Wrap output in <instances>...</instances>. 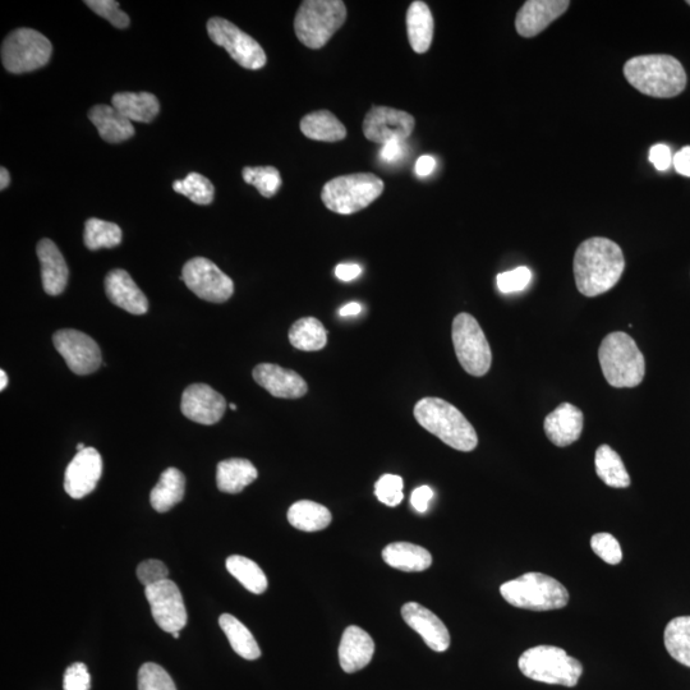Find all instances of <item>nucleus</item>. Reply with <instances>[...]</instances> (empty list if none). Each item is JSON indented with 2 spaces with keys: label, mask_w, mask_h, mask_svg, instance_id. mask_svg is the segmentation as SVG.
Instances as JSON below:
<instances>
[{
  "label": "nucleus",
  "mask_w": 690,
  "mask_h": 690,
  "mask_svg": "<svg viewBox=\"0 0 690 690\" xmlns=\"http://www.w3.org/2000/svg\"><path fill=\"white\" fill-rule=\"evenodd\" d=\"M416 121L413 115L389 107H374L363 121V135L368 141L385 145L390 141H406L412 135Z\"/></svg>",
  "instance_id": "obj_15"
},
{
  "label": "nucleus",
  "mask_w": 690,
  "mask_h": 690,
  "mask_svg": "<svg viewBox=\"0 0 690 690\" xmlns=\"http://www.w3.org/2000/svg\"><path fill=\"white\" fill-rule=\"evenodd\" d=\"M598 360L602 374L613 388H636L646 375L643 353L623 331H615L602 340Z\"/></svg>",
  "instance_id": "obj_4"
},
{
  "label": "nucleus",
  "mask_w": 690,
  "mask_h": 690,
  "mask_svg": "<svg viewBox=\"0 0 690 690\" xmlns=\"http://www.w3.org/2000/svg\"><path fill=\"white\" fill-rule=\"evenodd\" d=\"M186 490V478L179 469H165L160 480L151 491L150 501L156 512H169L173 506L181 503Z\"/></svg>",
  "instance_id": "obj_30"
},
{
  "label": "nucleus",
  "mask_w": 690,
  "mask_h": 690,
  "mask_svg": "<svg viewBox=\"0 0 690 690\" xmlns=\"http://www.w3.org/2000/svg\"><path fill=\"white\" fill-rule=\"evenodd\" d=\"M403 478L395 475H384L375 485V495L380 503L391 506H398L402 503L403 494Z\"/></svg>",
  "instance_id": "obj_42"
},
{
  "label": "nucleus",
  "mask_w": 690,
  "mask_h": 690,
  "mask_svg": "<svg viewBox=\"0 0 690 690\" xmlns=\"http://www.w3.org/2000/svg\"><path fill=\"white\" fill-rule=\"evenodd\" d=\"M569 0H528L515 17V29L523 38H535L568 11Z\"/></svg>",
  "instance_id": "obj_18"
},
{
  "label": "nucleus",
  "mask_w": 690,
  "mask_h": 690,
  "mask_svg": "<svg viewBox=\"0 0 690 690\" xmlns=\"http://www.w3.org/2000/svg\"><path fill=\"white\" fill-rule=\"evenodd\" d=\"M112 107L131 122H153L160 112L159 100L150 92H118L112 98Z\"/></svg>",
  "instance_id": "obj_26"
},
{
  "label": "nucleus",
  "mask_w": 690,
  "mask_h": 690,
  "mask_svg": "<svg viewBox=\"0 0 690 690\" xmlns=\"http://www.w3.org/2000/svg\"><path fill=\"white\" fill-rule=\"evenodd\" d=\"M496 280H498V288L501 293L522 292L531 283L532 271L526 266H521V268L499 274Z\"/></svg>",
  "instance_id": "obj_45"
},
{
  "label": "nucleus",
  "mask_w": 690,
  "mask_h": 690,
  "mask_svg": "<svg viewBox=\"0 0 690 690\" xmlns=\"http://www.w3.org/2000/svg\"><path fill=\"white\" fill-rule=\"evenodd\" d=\"M407 153V142L404 140H394L381 147L380 159L386 164H397L406 158Z\"/></svg>",
  "instance_id": "obj_48"
},
{
  "label": "nucleus",
  "mask_w": 690,
  "mask_h": 690,
  "mask_svg": "<svg viewBox=\"0 0 690 690\" xmlns=\"http://www.w3.org/2000/svg\"><path fill=\"white\" fill-rule=\"evenodd\" d=\"M591 547L598 558L604 560L607 564L618 565L623 560V551H621L620 544L610 533H596L591 538Z\"/></svg>",
  "instance_id": "obj_43"
},
{
  "label": "nucleus",
  "mask_w": 690,
  "mask_h": 690,
  "mask_svg": "<svg viewBox=\"0 0 690 690\" xmlns=\"http://www.w3.org/2000/svg\"><path fill=\"white\" fill-rule=\"evenodd\" d=\"M257 469L250 460L233 458L223 460L218 464V471H216V483L218 489L225 494H239L246 489L248 485L255 482Z\"/></svg>",
  "instance_id": "obj_28"
},
{
  "label": "nucleus",
  "mask_w": 690,
  "mask_h": 690,
  "mask_svg": "<svg viewBox=\"0 0 690 690\" xmlns=\"http://www.w3.org/2000/svg\"><path fill=\"white\" fill-rule=\"evenodd\" d=\"M36 252L40 260L44 291L49 296H59L68 283L69 273L66 260L57 245L48 238L41 239Z\"/></svg>",
  "instance_id": "obj_24"
},
{
  "label": "nucleus",
  "mask_w": 690,
  "mask_h": 690,
  "mask_svg": "<svg viewBox=\"0 0 690 690\" xmlns=\"http://www.w3.org/2000/svg\"><path fill=\"white\" fill-rule=\"evenodd\" d=\"M584 417L581 409L570 403H561L547 414L544 430L552 444L565 448L579 440L583 432Z\"/></svg>",
  "instance_id": "obj_22"
},
{
  "label": "nucleus",
  "mask_w": 690,
  "mask_h": 690,
  "mask_svg": "<svg viewBox=\"0 0 690 690\" xmlns=\"http://www.w3.org/2000/svg\"><path fill=\"white\" fill-rule=\"evenodd\" d=\"M11 183V176L6 168H0V190L4 191Z\"/></svg>",
  "instance_id": "obj_55"
},
{
  "label": "nucleus",
  "mask_w": 690,
  "mask_h": 690,
  "mask_svg": "<svg viewBox=\"0 0 690 690\" xmlns=\"http://www.w3.org/2000/svg\"><path fill=\"white\" fill-rule=\"evenodd\" d=\"M145 596L149 601L155 623L160 629L173 634L181 632L186 627L187 610L176 583L165 579L163 582L145 587Z\"/></svg>",
  "instance_id": "obj_13"
},
{
  "label": "nucleus",
  "mask_w": 690,
  "mask_h": 690,
  "mask_svg": "<svg viewBox=\"0 0 690 690\" xmlns=\"http://www.w3.org/2000/svg\"><path fill=\"white\" fill-rule=\"evenodd\" d=\"M84 241L91 251L114 248L121 245L122 229L117 224L91 218L85 224Z\"/></svg>",
  "instance_id": "obj_38"
},
{
  "label": "nucleus",
  "mask_w": 690,
  "mask_h": 690,
  "mask_svg": "<svg viewBox=\"0 0 690 690\" xmlns=\"http://www.w3.org/2000/svg\"><path fill=\"white\" fill-rule=\"evenodd\" d=\"M404 621L414 632L420 634L423 641L435 652H445L450 647V634L434 613L417 602H408L402 607Z\"/></svg>",
  "instance_id": "obj_19"
},
{
  "label": "nucleus",
  "mask_w": 690,
  "mask_h": 690,
  "mask_svg": "<svg viewBox=\"0 0 690 690\" xmlns=\"http://www.w3.org/2000/svg\"><path fill=\"white\" fill-rule=\"evenodd\" d=\"M103 473V459L98 450L86 448L68 464L64 476V490L72 499H82L98 486Z\"/></svg>",
  "instance_id": "obj_17"
},
{
  "label": "nucleus",
  "mask_w": 690,
  "mask_h": 690,
  "mask_svg": "<svg viewBox=\"0 0 690 690\" xmlns=\"http://www.w3.org/2000/svg\"><path fill=\"white\" fill-rule=\"evenodd\" d=\"M452 338L455 354L464 371L476 377L485 376L491 368L492 353L475 317L466 312L455 317Z\"/></svg>",
  "instance_id": "obj_10"
},
{
  "label": "nucleus",
  "mask_w": 690,
  "mask_h": 690,
  "mask_svg": "<svg viewBox=\"0 0 690 690\" xmlns=\"http://www.w3.org/2000/svg\"><path fill=\"white\" fill-rule=\"evenodd\" d=\"M301 132L311 140L322 142H338L347 137V128L329 110H319L303 117Z\"/></svg>",
  "instance_id": "obj_31"
},
{
  "label": "nucleus",
  "mask_w": 690,
  "mask_h": 690,
  "mask_svg": "<svg viewBox=\"0 0 690 690\" xmlns=\"http://www.w3.org/2000/svg\"><path fill=\"white\" fill-rule=\"evenodd\" d=\"M86 6L96 15L105 18L117 29H127L130 26V17L119 8V3L114 0H87Z\"/></svg>",
  "instance_id": "obj_44"
},
{
  "label": "nucleus",
  "mask_w": 690,
  "mask_h": 690,
  "mask_svg": "<svg viewBox=\"0 0 690 690\" xmlns=\"http://www.w3.org/2000/svg\"><path fill=\"white\" fill-rule=\"evenodd\" d=\"M89 119L98 128L101 138L109 144H119L135 135V127L130 119L109 105H95L89 112Z\"/></svg>",
  "instance_id": "obj_25"
},
{
  "label": "nucleus",
  "mask_w": 690,
  "mask_h": 690,
  "mask_svg": "<svg viewBox=\"0 0 690 690\" xmlns=\"http://www.w3.org/2000/svg\"><path fill=\"white\" fill-rule=\"evenodd\" d=\"M573 269L575 284L583 296H601L613 289L624 273L623 250L611 239H587L575 251Z\"/></svg>",
  "instance_id": "obj_1"
},
{
  "label": "nucleus",
  "mask_w": 690,
  "mask_h": 690,
  "mask_svg": "<svg viewBox=\"0 0 690 690\" xmlns=\"http://www.w3.org/2000/svg\"><path fill=\"white\" fill-rule=\"evenodd\" d=\"M8 385V376L4 370L0 371V390H4Z\"/></svg>",
  "instance_id": "obj_56"
},
{
  "label": "nucleus",
  "mask_w": 690,
  "mask_h": 690,
  "mask_svg": "<svg viewBox=\"0 0 690 690\" xmlns=\"http://www.w3.org/2000/svg\"><path fill=\"white\" fill-rule=\"evenodd\" d=\"M181 280L197 297L211 303L227 302L234 293L233 280L213 261L196 257L183 266Z\"/></svg>",
  "instance_id": "obj_12"
},
{
  "label": "nucleus",
  "mask_w": 690,
  "mask_h": 690,
  "mask_svg": "<svg viewBox=\"0 0 690 690\" xmlns=\"http://www.w3.org/2000/svg\"><path fill=\"white\" fill-rule=\"evenodd\" d=\"M383 179L372 173H356L331 179L322 188L321 199L330 211L340 215L358 213L384 192Z\"/></svg>",
  "instance_id": "obj_8"
},
{
  "label": "nucleus",
  "mask_w": 690,
  "mask_h": 690,
  "mask_svg": "<svg viewBox=\"0 0 690 690\" xmlns=\"http://www.w3.org/2000/svg\"><path fill=\"white\" fill-rule=\"evenodd\" d=\"M229 407H230V409H232V411H237V406H236V404H233V403H232V404H230Z\"/></svg>",
  "instance_id": "obj_58"
},
{
  "label": "nucleus",
  "mask_w": 690,
  "mask_h": 690,
  "mask_svg": "<svg viewBox=\"0 0 690 690\" xmlns=\"http://www.w3.org/2000/svg\"><path fill=\"white\" fill-rule=\"evenodd\" d=\"M375 653V642L360 627H348L339 646V662L347 674L357 673L370 664Z\"/></svg>",
  "instance_id": "obj_23"
},
{
  "label": "nucleus",
  "mask_w": 690,
  "mask_h": 690,
  "mask_svg": "<svg viewBox=\"0 0 690 690\" xmlns=\"http://www.w3.org/2000/svg\"><path fill=\"white\" fill-rule=\"evenodd\" d=\"M434 17L425 2H413L407 13L408 40L414 52L423 54L429 52L434 39Z\"/></svg>",
  "instance_id": "obj_27"
},
{
  "label": "nucleus",
  "mask_w": 690,
  "mask_h": 690,
  "mask_svg": "<svg viewBox=\"0 0 690 690\" xmlns=\"http://www.w3.org/2000/svg\"><path fill=\"white\" fill-rule=\"evenodd\" d=\"M184 417L200 425L211 426L222 420L227 402L222 394L206 384L188 386L182 395Z\"/></svg>",
  "instance_id": "obj_16"
},
{
  "label": "nucleus",
  "mask_w": 690,
  "mask_h": 690,
  "mask_svg": "<svg viewBox=\"0 0 690 690\" xmlns=\"http://www.w3.org/2000/svg\"><path fill=\"white\" fill-rule=\"evenodd\" d=\"M90 687L89 670L82 662H76L68 667L63 679L64 690H90Z\"/></svg>",
  "instance_id": "obj_47"
},
{
  "label": "nucleus",
  "mask_w": 690,
  "mask_h": 690,
  "mask_svg": "<svg viewBox=\"0 0 690 690\" xmlns=\"http://www.w3.org/2000/svg\"><path fill=\"white\" fill-rule=\"evenodd\" d=\"M383 559L391 568L402 572H425L432 564V556L423 547L408 542H395L386 546Z\"/></svg>",
  "instance_id": "obj_29"
},
{
  "label": "nucleus",
  "mask_w": 690,
  "mask_h": 690,
  "mask_svg": "<svg viewBox=\"0 0 690 690\" xmlns=\"http://www.w3.org/2000/svg\"><path fill=\"white\" fill-rule=\"evenodd\" d=\"M256 383L268 390L275 398L299 399L307 394L308 386L301 375L287 368L261 363L253 370Z\"/></svg>",
  "instance_id": "obj_20"
},
{
  "label": "nucleus",
  "mask_w": 690,
  "mask_h": 690,
  "mask_svg": "<svg viewBox=\"0 0 690 690\" xmlns=\"http://www.w3.org/2000/svg\"><path fill=\"white\" fill-rule=\"evenodd\" d=\"M86 448H87V446H85L84 444H82V443L78 444L77 445V453L82 452V450H85Z\"/></svg>",
  "instance_id": "obj_57"
},
{
  "label": "nucleus",
  "mask_w": 690,
  "mask_h": 690,
  "mask_svg": "<svg viewBox=\"0 0 690 690\" xmlns=\"http://www.w3.org/2000/svg\"><path fill=\"white\" fill-rule=\"evenodd\" d=\"M228 572L237 579L247 591L261 595L268 590V578L262 569L252 561L241 555H233L227 559Z\"/></svg>",
  "instance_id": "obj_37"
},
{
  "label": "nucleus",
  "mask_w": 690,
  "mask_h": 690,
  "mask_svg": "<svg viewBox=\"0 0 690 690\" xmlns=\"http://www.w3.org/2000/svg\"><path fill=\"white\" fill-rule=\"evenodd\" d=\"M105 292L113 305L121 307L128 314L145 315L149 311V301L127 271H110L105 278Z\"/></svg>",
  "instance_id": "obj_21"
},
{
  "label": "nucleus",
  "mask_w": 690,
  "mask_h": 690,
  "mask_svg": "<svg viewBox=\"0 0 690 690\" xmlns=\"http://www.w3.org/2000/svg\"><path fill=\"white\" fill-rule=\"evenodd\" d=\"M289 342L303 352H317L328 343V331L315 317H303L289 330Z\"/></svg>",
  "instance_id": "obj_33"
},
{
  "label": "nucleus",
  "mask_w": 690,
  "mask_h": 690,
  "mask_svg": "<svg viewBox=\"0 0 690 690\" xmlns=\"http://www.w3.org/2000/svg\"><path fill=\"white\" fill-rule=\"evenodd\" d=\"M219 624L237 655L251 661L259 659L261 656L259 644L245 624L230 614L220 616Z\"/></svg>",
  "instance_id": "obj_35"
},
{
  "label": "nucleus",
  "mask_w": 690,
  "mask_h": 690,
  "mask_svg": "<svg viewBox=\"0 0 690 690\" xmlns=\"http://www.w3.org/2000/svg\"><path fill=\"white\" fill-rule=\"evenodd\" d=\"M501 596L518 609L551 611L564 609L569 592L556 579L542 573H527L500 587Z\"/></svg>",
  "instance_id": "obj_5"
},
{
  "label": "nucleus",
  "mask_w": 690,
  "mask_h": 690,
  "mask_svg": "<svg viewBox=\"0 0 690 690\" xmlns=\"http://www.w3.org/2000/svg\"><path fill=\"white\" fill-rule=\"evenodd\" d=\"M54 347L73 374L85 376L98 370L101 351L98 343L82 331L59 330L53 337Z\"/></svg>",
  "instance_id": "obj_14"
},
{
  "label": "nucleus",
  "mask_w": 690,
  "mask_h": 690,
  "mask_svg": "<svg viewBox=\"0 0 690 690\" xmlns=\"http://www.w3.org/2000/svg\"><path fill=\"white\" fill-rule=\"evenodd\" d=\"M138 690H177V688L163 667L154 662H147L138 671Z\"/></svg>",
  "instance_id": "obj_41"
},
{
  "label": "nucleus",
  "mask_w": 690,
  "mask_h": 690,
  "mask_svg": "<svg viewBox=\"0 0 690 690\" xmlns=\"http://www.w3.org/2000/svg\"><path fill=\"white\" fill-rule=\"evenodd\" d=\"M624 76L634 89L651 98H675L687 87L683 64L671 55H639L629 59Z\"/></svg>",
  "instance_id": "obj_2"
},
{
  "label": "nucleus",
  "mask_w": 690,
  "mask_h": 690,
  "mask_svg": "<svg viewBox=\"0 0 690 690\" xmlns=\"http://www.w3.org/2000/svg\"><path fill=\"white\" fill-rule=\"evenodd\" d=\"M414 418L430 434L459 452H472L478 445L475 427L453 404L440 398H423L414 407Z\"/></svg>",
  "instance_id": "obj_3"
},
{
  "label": "nucleus",
  "mask_w": 690,
  "mask_h": 690,
  "mask_svg": "<svg viewBox=\"0 0 690 690\" xmlns=\"http://www.w3.org/2000/svg\"><path fill=\"white\" fill-rule=\"evenodd\" d=\"M207 34L216 45L227 50L239 66L252 71L265 67L268 61L265 50L234 23L222 17L210 18L207 22Z\"/></svg>",
  "instance_id": "obj_11"
},
{
  "label": "nucleus",
  "mask_w": 690,
  "mask_h": 690,
  "mask_svg": "<svg viewBox=\"0 0 690 690\" xmlns=\"http://www.w3.org/2000/svg\"><path fill=\"white\" fill-rule=\"evenodd\" d=\"M519 670L535 682L574 688L583 674L581 662L555 646L529 648L519 657Z\"/></svg>",
  "instance_id": "obj_7"
},
{
  "label": "nucleus",
  "mask_w": 690,
  "mask_h": 690,
  "mask_svg": "<svg viewBox=\"0 0 690 690\" xmlns=\"http://www.w3.org/2000/svg\"><path fill=\"white\" fill-rule=\"evenodd\" d=\"M242 176L247 184L256 187L260 195L266 199L275 196L283 184L279 170L274 167H246L243 169Z\"/></svg>",
  "instance_id": "obj_40"
},
{
  "label": "nucleus",
  "mask_w": 690,
  "mask_h": 690,
  "mask_svg": "<svg viewBox=\"0 0 690 690\" xmlns=\"http://www.w3.org/2000/svg\"><path fill=\"white\" fill-rule=\"evenodd\" d=\"M673 164L676 172L684 177H690V146L683 147L674 155Z\"/></svg>",
  "instance_id": "obj_51"
},
{
  "label": "nucleus",
  "mask_w": 690,
  "mask_h": 690,
  "mask_svg": "<svg viewBox=\"0 0 690 690\" xmlns=\"http://www.w3.org/2000/svg\"><path fill=\"white\" fill-rule=\"evenodd\" d=\"M361 312L362 306L360 305V303L351 302L348 303V305H345L344 307L340 308L339 315L343 317L357 316L360 315Z\"/></svg>",
  "instance_id": "obj_54"
},
{
  "label": "nucleus",
  "mask_w": 690,
  "mask_h": 690,
  "mask_svg": "<svg viewBox=\"0 0 690 690\" xmlns=\"http://www.w3.org/2000/svg\"><path fill=\"white\" fill-rule=\"evenodd\" d=\"M169 569L167 565L160 560H145L142 561L137 568V578L144 584L145 587L153 586V584L163 582L169 579Z\"/></svg>",
  "instance_id": "obj_46"
},
{
  "label": "nucleus",
  "mask_w": 690,
  "mask_h": 690,
  "mask_svg": "<svg viewBox=\"0 0 690 690\" xmlns=\"http://www.w3.org/2000/svg\"><path fill=\"white\" fill-rule=\"evenodd\" d=\"M650 161L657 170L665 172L673 164V154L671 150L664 144H657L651 147Z\"/></svg>",
  "instance_id": "obj_49"
},
{
  "label": "nucleus",
  "mask_w": 690,
  "mask_h": 690,
  "mask_svg": "<svg viewBox=\"0 0 690 690\" xmlns=\"http://www.w3.org/2000/svg\"><path fill=\"white\" fill-rule=\"evenodd\" d=\"M597 476L614 489H625L630 485V476L620 455L609 445H601L595 457Z\"/></svg>",
  "instance_id": "obj_34"
},
{
  "label": "nucleus",
  "mask_w": 690,
  "mask_h": 690,
  "mask_svg": "<svg viewBox=\"0 0 690 690\" xmlns=\"http://www.w3.org/2000/svg\"><path fill=\"white\" fill-rule=\"evenodd\" d=\"M687 4H688V6H690V0H688Z\"/></svg>",
  "instance_id": "obj_60"
},
{
  "label": "nucleus",
  "mask_w": 690,
  "mask_h": 690,
  "mask_svg": "<svg viewBox=\"0 0 690 690\" xmlns=\"http://www.w3.org/2000/svg\"><path fill=\"white\" fill-rule=\"evenodd\" d=\"M173 190L197 205H210L214 201V184L200 173L193 172L184 179H178L173 183Z\"/></svg>",
  "instance_id": "obj_39"
},
{
  "label": "nucleus",
  "mask_w": 690,
  "mask_h": 690,
  "mask_svg": "<svg viewBox=\"0 0 690 690\" xmlns=\"http://www.w3.org/2000/svg\"><path fill=\"white\" fill-rule=\"evenodd\" d=\"M362 273V268L357 264H340L335 268V276L342 282H352Z\"/></svg>",
  "instance_id": "obj_52"
},
{
  "label": "nucleus",
  "mask_w": 690,
  "mask_h": 690,
  "mask_svg": "<svg viewBox=\"0 0 690 690\" xmlns=\"http://www.w3.org/2000/svg\"><path fill=\"white\" fill-rule=\"evenodd\" d=\"M436 168V160L429 155H423L417 160L416 167H414V173L418 177L425 178L429 177Z\"/></svg>",
  "instance_id": "obj_53"
},
{
  "label": "nucleus",
  "mask_w": 690,
  "mask_h": 690,
  "mask_svg": "<svg viewBox=\"0 0 690 690\" xmlns=\"http://www.w3.org/2000/svg\"><path fill=\"white\" fill-rule=\"evenodd\" d=\"M172 636L174 638L178 639L179 637H181V634H179V632H176V633H173Z\"/></svg>",
  "instance_id": "obj_59"
},
{
  "label": "nucleus",
  "mask_w": 690,
  "mask_h": 690,
  "mask_svg": "<svg viewBox=\"0 0 690 690\" xmlns=\"http://www.w3.org/2000/svg\"><path fill=\"white\" fill-rule=\"evenodd\" d=\"M331 519L328 508L311 500L297 501L288 510V522L303 532L322 531L330 526Z\"/></svg>",
  "instance_id": "obj_32"
},
{
  "label": "nucleus",
  "mask_w": 690,
  "mask_h": 690,
  "mask_svg": "<svg viewBox=\"0 0 690 690\" xmlns=\"http://www.w3.org/2000/svg\"><path fill=\"white\" fill-rule=\"evenodd\" d=\"M669 655L679 664L690 667V616H679L667 624L664 634Z\"/></svg>",
  "instance_id": "obj_36"
},
{
  "label": "nucleus",
  "mask_w": 690,
  "mask_h": 690,
  "mask_svg": "<svg viewBox=\"0 0 690 690\" xmlns=\"http://www.w3.org/2000/svg\"><path fill=\"white\" fill-rule=\"evenodd\" d=\"M432 499H434V491L431 487L421 486L412 492L411 503L418 513H426Z\"/></svg>",
  "instance_id": "obj_50"
},
{
  "label": "nucleus",
  "mask_w": 690,
  "mask_h": 690,
  "mask_svg": "<svg viewBox=\"0 0 690 690\" xmlns=\"http://www.w3.org/2000/svg\"><path fill=\"white\" fill-rule=\"evenodd\" d=\"M53 45L41 32L17 29L4 39L2 63L8 72L21 75L44 67L52 57Z\"/></svg>",
  "instance_id": "obj_9"
},
{
  "label": "nucleus",
  "mask_w": 690,
  "mask_h": 690,
  "mask_svg": "<svg viewBox=\"0 0 690 690\" xmlns=\"http://www.w3.org/2000/svg\"><path fill=\"white\" fill-rule=\"evenodd\" d=\"M347 20V7L340 0H306L294 18V31L307 48H324Z\"/></svg>",
  "instance_id": "obj_6"
}]
</instances>
